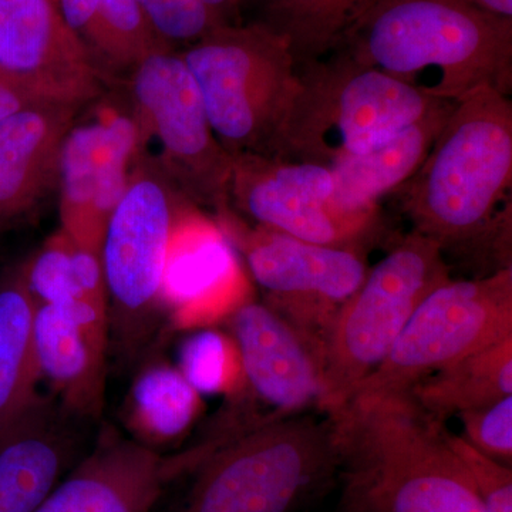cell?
<instances>
[{"label":"cell","instance_id":"cell-1","mask_svg":"<svg viewBox=\"0 0 512 512\" xmlns=\"http://www.w3.org/2000/svg\"><path fill=\"white\" fill-rule=\"evenodd\" d=\"M332 52L434 99L512 89V19L468 0H367Z\"/></svg>","mask_w":512,"mask_h":512},{"label":"cell","instance_id":"cell-2","mask_svg":"<svg viewBox=\"0 0 512 512\" xmlns=\"http://www.w3.org/2000/svg\"><path fill=\"white\" fill-rule=\"evenodd\" d=\"M328 419L342 512H484L444 421L409 393L355 399Z\"/></svg>","mask_w":512,"mask_h":512},{"label":"cell","instance_id":"cell-3","mask_svg":"<svg viewBox=\"0 0 512 512\" xmlns=\"http://www.w3.org/2000/svg\"><path fill=\"white\" fill-rule=\"evenodd\" d=\"M512 103L481 87L456 101L426 160L400 188L413 231L447 249L511 232Z\"/></svg>","mask_w":512,"mask_h":512},{"label":"cell","instance_id":"cell-4","mask_svg":"<svg viewBox=\"0 0 512 512\" xmlns=\"http://www.w3.org/2000/svg\"><path fill=\"white\" fill-rule=\"evenodd\" d=\"M301 64L269 157L333 167L389 143L441 101L352 57Z\"/></svg>","mask_w":512,"mask_h":512},{"label":"cell","instance_id":"cell-5","mask_svg":"<svg viewBox=\"0 0 512 512\" xmlns=\"http://www.w3.org/2000/svg\"><path fill=\"white\" fill-rule=\"evenodd\" d=\"M178 53L221 146L269 156L298 87L285 37L259 22L224 25Z\"/></svg>","mask_w":512,"mask_h":512},{"label":"cell","instance_id":"cell-6","mask_svg":"<svg viewBox=\"0 0 512 512\" xmlns=\"http://www.w3.org/2000/svg\"><path fill=\"white\" fill-rule=\"evenodd\" d=\"M450 278L440 244L413 229L367 271L326 339L319 410L332 416L352 400L423 299Z\"/></svg>","mask_w":512,"mask_h":512},{"label":"cell","instance_id":"cell-7","mask_svg":"<svg viewBox=\"0 0 512 512\" xmlns=\"http://www.w3.org/2000/svg\"><path fill=\"white\" fill-rule=\"evenodd\" d=\"M335 470L329 419L274 417L232 437L198 467L181 512H289Z\"/></svg>","mask_w":512,"mask_h":512},{"label":"cell","instance_id":"cell-8","mask_svg":"<svg viewBox=\"0 0 512 512\" xmlns=\"http://www.w3.org/2000/svg\"><path fill=\"white\" fill-rule=\"evenodd\" d=\"M140 134V160L185 200L217 214L228 205L232 156L212 130L180 53L158 52L121 83Z\"/></svg>","mask_w":512,"mask_h":512},{"label":"cell","instance_id":"cell-9","mask_svg":"<svg viewBox=\"0 0 512 512\" xmlns=\"http://www.w3.org/2000/svg\"><path fill=\"white\" fill-rule=\"evenodd\" d=\"M187 201L151 165L138 160L107 221L100 259L109 303L110 346L130 363L163 316L161 281L178 211Z\"/></svg>","mask_w":512,"mask_h":512},{"label":"cell","instance_id":"cell-10","mask_svg":"<svg viewBox=\"0 0 512 512\" xmlns=\"http://www.w3.org/2000/svg\"><path fill=\"white\" fill-rule=\"evenodd\" d=\"M508 336L511 266L476 279L450 278L423 299L352 400L409 392L420 380Z\"/></svg>","mask_w":512,"mask_h":512},{"label":"cell","instance_id":"cell-11","mask_svg":"<svg viewBox=\"0 0 512 512\" xmlns=\"http://www.w3.org/2000/svg\"><path fill=\"white\" fill-rule=\"evenodd\" d=\"M215 220L244 258L249 276L264 289L265 305L323 355L333 320L369 271L359 251L312 244L249 224L229 205Z\"/></svg>","mask_w":512,"mask_h":512},{"label":"cell","instance_id":"cell-12","mask_svg":"<svg viewBox=\"0 0 512 512\" xmlns=\"http://www.w3.org/2000/svg\"><path fill=\"white\" fill-rule=\"evenodd\" d=\"M107 90L77 114L57 168L60 227L97 254L140 160V134L126 92L121 86Z\"/></svg>","mask_w":512,"mask_h":512},{"label":"cell","instance_id":"cell-13","mask_svg":"<svg viewBox=\"0 0 512 512\" xmlns=\"http://www.w3.org/2000/svg\"><path fill=\"white\" fill-rule=\"evenodd\" d=\"M333 190L335 180L325 165L232 156L228 205L242 220L312 244L359 249L377 228L379 210H339L330 204Z\"/></svg>","mask_w":512,"mask_h":512},{"label":"cell","instance_id":"cell-14","mask_svg":"<svg viewBox=\"0 0 512 512\" xmlns=\"http://www.w3.org/2000/svg\"><path fill=\"white\" fill-rule=\"evenodd\" d=\"M0 79L36 106L83 109L107 89L53 0H0Z\"/></svg>","mask_w":512,"mask_h":512},{"label":"cell","instance_id":"cell-15","mask_svg":"<svg viewBox=\"0 0 512 512\" xmlns=\"http://www.w3.org/2000/svg\"><path fill=\"white\" fill-rule=\"evenodd\" d=\"M160 301L171 328L188 332L214 328L254 301L251 276L237 249L217 220L190 201L175 218Z\"/></svg>","mask_w":512,"mask_h":512},{"label":"cell","instance_id":"cell-16","mask_svg":"<svg viewBox=\"0 0 512 512\" xmlns=\"http://www.w3.org/2000/svg\"><path fill=\"white\" fill-rule=\"evenodd\" d=\"M235 433L222 427L184 453L163 456L116 431H104L92 453L33 512H150L171 481L198 470Z\"/></svg>","mask_w":512,"mask_h":512},{"label":"cell","instance_id":"cell-17","mask_svg":"<svg viewBox=\"0 0 512 512\" xmlns=\"http://www.w3.org/2000/svg\"><path fill=\"white\" fill-rule=\"evenodd\" d=\"M227 322L241 353L248 393L281 417L318 404L323 355L301 332L255 299Z\"/></svg>","mask_w":512,"mask_h":512},{"label":"cell","instance_id":"cell-18","mask_svg":"<svg viewBox=\"0 0 512 512\" xmlns=\"http://www.w3.org/2000/svg\"><path fill=\"white\" fill-rule=\"evenodd\" d=\"M80 110L39 104L0 124V234L35 217L57 192L60 148Z\"/></svg>","mask_w":512,"mask_h":512},{"label":"cell","instance_id":"cell-19","mask_svg":"<svg viewBox=\"0 0 512 512\" xmlns=\"http://www.w3.org/2000/svg\"><path fill=\"white\" fill-rule=\"evenodd\" d=\"M70 416L45 397L0 441V512H33L76 453Z\"/></svg>","mask_w":512,"mask_h":512},{"label":"cell","instance_id":"cell-20","mask_svg":"<svg viewBox=\"0 0 512 512\" xmlns=\"http://www.w3.org/2000/svg\"><path fill=\"white\" fill-rule=\"evenodd\" d=\"M33 353L39 379L49 383L70 416L100 417L109 352L99 348L60 303L36 306Z\"/></svg>","mask_w":512,"mask_h":512},{"label":"cell","instance_id":"cell-21","mask_svg":"<svg viewBox=\"0 0 512 512\" xmlns=\"http://www.w3.org/2000/svg\"><path fill=\"white\" fill-rule=\"evenodd\" d=\"M454 104L441 101L384 146L330 167L335 180L330 204L349 212L379 210L382 198L399 191L417 173Z\"/></svg>","mask_w":512,"mask_h":512},{"label":"cell","instance_id":"cell-22","mask_svg":"<svg viewBox=\"0 0 512 512\" xmlns=\"http://www.w3.org/2000/svg\"><path fill=\"white\" fill-rule=\"evenodd\" d=\"M104 86L126 82L148 56L170 52L148 25L137 0H57Z\"/></svg>","mask_w":512,"mask_h":512},{"label":"cell","instance_id":"cell-23","mask_svg":"<svg viewBox=\"0 0 512 512\" xmlns=\"http://www.w3.org/2000/svg\"><path fill=\"white\" fill-rule=\"evenodd\" d=\"M35 311L23 265L12 266L0 276V441L42 399L33 353Z\"/></svg>","mask_w":512,"mask_h":512},{"label":"cell","instance_id":"cell-24","mask_svg":"<svg viewBox=\"0 0 512 512\" xmlns=\"http://www.w3.org/2000/svg\"><path fill=\"white\" fill-rule=\"evenodd\" d=\"M204 410V400L177 366L157 357L141 367L126 404L134 440L158 450L181 440Z\"/></svg>","mask_w":512,"mask_h":512},{"label":"cell","instance_id":"cell-25","mask_svg":"<svg viewBox=\"0 0 512 512\" xmlns=\"http://www.w3.org/2000/svg\"><path fill=\"white\" fill-rule=\"evenodd\" d=\"M407 393L443 421L512 396V336L420 380Z\"/></svg>","mask_w":512,"mask_h":512},{"label":"cell","instance_id":"cell-26","mask_svg":"<svg viewBox=\"0 0 512 512\" xmlns=\"http://www.w3.org/2000/svg\"><path fill=\"white\" fill-rule=\"evenodd\" d=\"M22 265L36 306L56 305L70 298L107 302L100 254L80 245L62 227Z\"/></svg>","mask_w":512,"mask_h":512},{"label":"cell","instance_id":"cell-27","mask_svg":"<svg viewBox=\"0 0 512 512\" xmlns=\"http://www.w3.org/2000/svg\"><path fill=\"white\" fill-rule=\"evenodd\" d=\"M367 0H261L262 23L291 46L296 67L328 56Z\"/></svg>","mask_w":512,"mask_h":512},{"label":"cell","instance_id":"cell-28","mask_svg":"<svg viewBox=\"0 0 512 512\" xmlns=\"http://www.w3.org/2000/svg\"><path fill=\"white\" fill-rule=\"evenodd\" d=\"M177 367L201 396L244 399L248 394L241 353L229 332L192 330L181 345Z\"/></svg>","mask_w":512,"mask_h":512},{"label":"cell","instance_id":"cell-29","mask_svg":"<svg viewBox=\"0 0 512 512\" xmlns=\"http://www.w3.org/2000/svg\"><path fill=\"white\" fill-rule=\"evenodd\" d=\"M137 3L158 39L174 52L228 25L201 0H137Z\"/></svg>","mask_w":512,"mask_h":512},{"label":"cell","instance_id":"cell-30","mask_svg":"<svg viewBox=\"0 0 512 512\" xmlns=\"http://www.w3.org/2000/svg\"><path fill=\"white\" fill-rule=\"evenodd\" d=\"M447 441L466 468L484 512H512V468L484 456L461 436L448 433Z\"/></svg>","mask_w":512,"mask_h":512},{"label":"cell","instance_id":"cell-31","mask_svg":"<svg viewBox=\"0 0 512 512\" xmlns=\"http://www.w3.org/2000/svg\"><path fill=\"white\" fill-rule=\"evenodd\" d=\"M464 440L484 456L512 464V396L481 409L458 414Z\"/></svg>","mask_w":512,"mask_h":512},{"label":"cell","instance_id":"cell-32","mask_svg":"<svg viewBox=\"0 0 512 512\" xmlns=\"http://www.w3.org/2000/svg\"><path fill=\"white\" fill-rule=\"evenodd\" d=\"M36 106L13 84L0 79V124L5 123L10 117L18 114L19 111Z\"/></svg>","mask_w":512,"mask_h":512},{"label":"cell","instance_id":"cell-33","mask_svg":"<svg viewBox=\"0 0 512 512\" xmlns=\"http://www.w3.org/2000/svg\"><path fill=\"white\" fill-rule=\"evenodd\" d=\"M207 8L212 12L217 13L218 16L228 25H238L242 23L239 20V13H241L242 2L244 0H201Z\"/></svg>","mask_w":512,"mask_h":512},{"label":"cell","instance_id":"cell-34","mask_svg":"<svg viewBox=\"0 0 512 512\" xmlns=\"http://www.w3.org/2000/svg\"><path fill=\"white\" fill-rule=\"evenodd\" d=\"M468 2L495 16L512 19V0H468Z\"/></svg>","mask_w":512,"mask_h":512}]
</instances>
